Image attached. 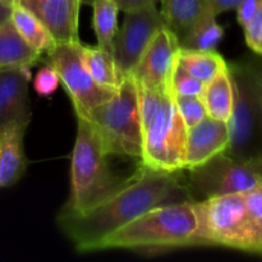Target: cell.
I'll list each match as a JSON object with an SVG mask.
<instances>
[{
  "label": "cell",
  "mask_w": 262,
  "mask_h": 262,
  "mask_svg": "<svg viewBox=\"0 0 262 262\" xmlns=\"http://www.w3.org/2000/svg\"><path fill=\"white\" fill-rule=\"evenodd\" d=\"M181 171L154 170L140 164L122 188L83 212L61 210L58 223L81 252L95 251L107 234L154 207L194 202Z\"/></svg>",
  "instance_id": "obj_1"
},
{
  "label": "cell",
  "mask_w": 262,
  "mask_h": 262,
  "mask_svg": "<svg viewBox=\"0 0 262 262\" xmlns=\"http://www.w3.org/2000/svg\"><path fill=\"white\" fill-rule=\"evenodd\" d=\"M197 217L193 202L154 207L118 228L97 243V250L106 248H151L170 250L196 246Z\"/></svg>",
  "instance_id": "obj_2"
},
{
  "label": "cell",
  "mask_w": 262,
  "mask_h": 262,
  "mask_svg": "<svg viewBox=\"0 0 262 262\" xmlns=\"http://www.w3.org/2000/svg\"><path fill=\"white\" fill-rule=\"evenodd\" d=\"M107 156L91 123L84 117H77V137L71 165V193L61 210L86 211L129 181L130 176H118L110 169Z\"/></svg>",
  "instance_id": "obj_3"
},
{
  "label": "cell",
  "mask_w": 262,
  "mask_h": 262,
  "mask_svg": "<svg viewBox=\"0 0 262 262\" xmlns=\"http://www.w3.org/2000/svg\"><path fill=\"white\" fill-rule=\"evenodd\" d=\"M234 106L228 122L229 147L224 154L237 159L262 156V67L232 64Z\"/></svg>",
  "instance_id": "obj_4"
},
{
  "label": "cell",
  "mask_w": 262,
  "mask_h": 262,
  "mask_svg": "<svg viewBox=\"0 0 262 262\" xmlns=\"http://www.w3.org/2000/svg\"><path fill=\"white\" fill-rule=\"evenodd\" d=\"M84 118L92 124L107 155L141 159L142 129L138 89L132 77H124L115 94Z\"/></svg>",
  "instance_id": "obj_5"
},
{
  "label": "cell",
  "mask_w": 262,
  "mask_h": 262,
  "mask_svg": "<svg viewBox=\"0 0 262 262\" xmlns=\"http://www.w3.org/2000/svg\"><path fill=\"white\" fill-rule=\"evenodd\" d=\"M142 154L140 164L154 170H186L187 129L174 101L173 91L164 95L160 106L141 125Z\"/></svg>",
  "instance_id": "obj_6"
},
{
  "label": "cell",
  "mask_w": 262,
  "mask_h": 262,
  "mask_svg": "<svg viewBox=\"0 0 262 262\" xmlns=\"http://www.w3.org/2000/svg\"><path fill=\"white\" fill-rule=\"evenodd\" d=\"M197 217L196 246H224L251 251L245 193L224 194L193 202Z\"/></svg>",
  "instance_id": "obj_7"
},
{
  "label": "cell",
  "mask_w": 262,
  "mask_h": 262,
  "mask_svg": "<svg viewBox=\"0 0 262 262\" xmlns=\"http://www.w3.org/2000/svg\"><path fill=\"white\" fill-rule=\"evenodd\" d=\"M187 186L194 201L247 193L262 186V156L243 160L219 154L202 165L189 169Z\"/></svg>",
  "instance_id": "obj_8"
},
{
  "label": "cell",
  "mask_w": 262,
  "mask_h": 262,
  "mask_svg": "<svg viewBox=\"0 0 262 262\" xmlns=\"http://www.w3.org/2000/svg\"><path fill=\"white\" fill-rule=\"evenodd\" d=\"M82 45L81 41L59 42L43 59L58 73L77 117H87L115 94L94 81L82 58Z\"/></svg>",
  "instance_id": "obj_9"
},
{
  "label": "cell",
  "mask_w": 262,
  "mask_h": 262,
  "mask_svg": "<svg viewBox=\"0 0 262 262\" xmlns=\"http://www.w3.org/2000/svg\"><path fill=\"white\" fill-rule=\"evenodd\" d=\"M164 26V18L156 5L125 12L113 45V58L123 78L132 73L143 51Z\"/></svg>",
  "instance_id": "obj_10"
},
{
  "label": "cell",
  "mask_w": 262,
  "mask_h": 262,
  "mask_svg": "<svg viewBox=\"0 0 262 262\" xmlns=\"http://www.w3.org/2000/svg\"><path fill=\"white\" fill-rule=\"evenodd\" d=\"M179 41L173 31L164 26L156 32L129 74L137 86L159 91H171V77L178 58Z\"/></svg>",
  "instance_id": "obj_11"
},
{
  "label": "cell",
  "mask_w": 262,
  "mask_h": 262,
  "mask_svg": "<svg viewBox=\"0 0 262 262\" xmlns=\"http://www.w3.org/2000/svg\"><path fill=\"white\" fill-rule=\"evenodd\" d=\"M30 68L0 71V130L10 125L28 127L30 124Z\"/></svg>",
  "instance_id": "obj_12"
},
{
  "label": "cell",
  "mask_w": 262,
  "mask_h": 262,
  "mask_svg": "<svg viewBox=\"0 0 262 262\" xmlns=\"http://www.w3.org/2000/svg\"><path fill=\"white\" fill-rule=\"evenodd\" d=\"M53 33L56 42L79 41V10L82 0H19Z\"/></svg>",
  "instance_id": "obj_13"
},
{
  "label": "cell",
  "mask_w": 262,
  "mask_h": 262,
  "mask_svg": "<svg viewBox=\"0 0 262 262\" xmlns=\"http://www.w3.org/2000/svg\"><path fill=\"white\" fill-rule=\"evenodd\" d=\"M229 147L228 123L209 117L189 128L187 133L186 170L202 165Z\"/></svg>",
  "instance_id": "obj_14"
},
{
  "label": "cell",
  "mask_w": 262,
  "mask_h": 262,
  "mask_svg": "<svg viewBox=\"0 0 262 262\" xmlns=\"http://www.w3.org/2000/svg\"><path fill=\"white\" fill-rule=\"evenodd\" d=\"M27 127L10 125L0 130V188L12 187L23 176L27 160L23 136Z\"/></svg>",
  "instance_id": "obj_15"
},
{
  "label": "cell",
  "mask_w": 262,
  "mask_h": 262,
  "mask_svg": "<svg viewBox=\"0 0 262 262\" xmlns=\"http://www.w3.org/2000/svg\"><path fill=\"white\" fill-rule=\"evenodd\" d=\"M160 13L165 26L173 31L181 45L192 28L214 12L209 0H161Z\"/></svg>",
  "instance_id": "obj_16"
},
{
  "label": "cell",
  "mask_w": 262,
  "mask_h": 262,
  "mask_svg": "<svg viewBox=\"0 0 262 262\" xmlns=\"http://www.w3.org/2000/svg\"><path fill=\"white\" fill-rule=\"evenodd\" d=\"M42 56L19 35L10 18L0 25V71L31 68L42 61Z\"/></svg>",
  "instance_id": "obj_17"
},
{
  "label": "cell",
  "mask_w": 262,
  "mask_h": 262,
  "mask_svg": "<svg viewBox=\"0 0 262 262\" xmlns=\"http://www.w3.org/2000/svg\"><path fill=\"white\" fill-rule=\"evenodd\" d=\"M201 100L209 117L229 122L234 106V90L229 67L227 71L219 73L212 81L205 84Z\"/></svg>",
  "instance_id": "obj_18"
},
{
  "label": "cell",
  "mask_w": 262,
  "mask_h": 262,
  "mask_svg": "<svg viewBox=\"0 0 262 262\" xmlns=\"http://www.w3.org/2000/svg\"><path fill=\"white\" fill-rule=\"evenodd\" d=\"M82 58L90 74L100 86L117 91L124 78L120 76L112 51L96 45H82Z\"/></svg>",
  "instance_id": "obj_19"
},
{
  "label": "cell",
  "mask_w": 262,
  "mask_h": 262,
  "mask_svg": "<svg viewBox=\"0 0 262 262\" xmlns=\"http://www.w3.org/2000/svg\"><path fill=\"white\" fill-rule=\"evenodd\" d=\"M10 19L19 35L42 55L50 53L58 43L49 28L22 5L18 4L13 7Z\"/></svg>",
  "instance_id": "obj_20"
},
{
  "label": "cell",
  "mask_w": 262,
  "mask_h": 262,
  "mask_svg": "<svg viewBox=\"0 0 262 262\" xmlns=\"http://www.w3.org/2000/svg\"><path fill=\"white\" fill-rule=\"evenodd\" d=\"M177 63L204 84L209 83L217 74L228 69L227 61L215 50L200 51L181 48Z\"/></svg>",
  "instance_id": "obj_21"
},
{
  "label": "cell",
  "mask_w": 262,
  "mask_h": 262,
  "mask_svg": "<svg viewBox=\"0 0 262 262\" xmlns=\"http://www.w3.org/2000/svg\"><path fill=\"white\" fill-rule=\"evenodd\" d=\"M94 8V30L96 33L97 45L113 53V45L117 37L118 27V8L114 0H92Z\"/></svg>",
  "instance_id": "obj_22"
},
{
  "label": "cell",
  "mask_w": 262,
  "mask_h": 262,
  "mask_svg": "<svg viewBox=\"0 0 262 262\" xmlns=\"http://www.w3.org/2000/svg\"><path fill=\"white\" fill-rule=\"evenodd\" d=\"M224 36V30L216 22V15L210 13L202 18L181 42V48L191 50H215Z\"/></svg>",
  "instance_id": "obj_23"
},
{
  "label": "cell",
  "mask_w": 262,
  "mask_h": 262,
  "mask_svg": "<svg viewBox=\"0 0 262 262\" xmlns=\"http://www.w3.org/2000/svg\"><path fill=\"white\" fill-rule=\"evenodd\" d=\"M248 228L251 237V253L262 255V186L245 193Z\"/></svg>",
  "instance_id": "obj_24"
},
{
  "label": "cell",
  "mask_w": 262,
  "mask_h": 262,
  "mask_svg": "<svg viewBox=\"0 0 262 262\" xmlns=\"http://www.w3.org/2000/svg\"><path fill=\"white\" fill-rule=\"evenodd\" d=\"M174 101H176L177 109H178L187 129L194 127L197 123H200L204 118L207 117L206 109H205L201 97L174 95Z\"/></svg>",
  "instance_id": "obj_25"
},
{
  "label": "cell",
  "mask_w": 262,
  "mask_h": 262,
  "mask_svg": "<svg viewBox=\"0 0 262 262\" xmlns=\"http://www.w3.org/2000/svg\"><path fill=\"white\" fill-rule=\"evenodd\" d=\"M204 89L205 84L201 81L191 76L178 63L176 64L173 77H171V91L174 95L201 97Z\"/></svg>",
  "instance_id": "obj_26"
},
{
  "label": "cell",
  "mask_w": 262,
  "mask_h": 262,
  "mask_svg": "<svg viewBox=\"0 0 262 262\" xmlns=\"http://www.w3.org/2000/svg\"><path fill=\"white\" fill-rule=\"evenodd\" d=\"M60 79L51 66H45L36 73L33 78V89L41 97H49L58 90Z\"/></svg>",
  "instance_id": "obj_27"
},
{
  "label": "cell",
  "mask_w": 262,
  "mask_h": 262,
  "mask_svg": "<svg viewBox=\"0 0 262 262\" xmlns=\"http://www.w3.org/2000/svg\"><path fill=\"white\" fill-rule=\"evenodd\" d=\"M243 30L248 48L262 55V4Z\"/></svg>",
  "instance_id": "obj_28"
},
{
  "label": "cell",
  "mask_w": 262,
  "mask_h": 262,
  "mask_svg": "<svg viewBox=\"0 0 262 262\" xmlns=\"http://www.w3.org/2000/svg\"><path fill=\"white\" fill-rule=\"evenodd\" d=\"M261 4L262 0H242L241 2V4L237 7V19L242 27H245L252 19Z\"/></svg>",
  "instance_id": "obj_29"
},
{
  "label": "cell",
  "mask_w": 262,
  "mask_h": 262,
  "mask_svg": "<svg viewBox=\"0 0 262 262\" xmlns=\"http://www.w3.org/2000/svg\"><path fill=\"white\" fill-rule=\"evenodd\" d=\"M117 3L119 10L123 12H133V10L142 9V8L150 7V5H156V3L161 0H114ZM92 0H90L89 4H91Z\"/></svg>",
  "instance_id": "obj_30"
},
{
  "label": "cell",
  "mask_w": 262,
  "mask_h": 262,
  "mask_svg": "<svg viewBox=\"0 0 262 262\" xmlns=\"http://www.w3.org/2000/svg\"><path fill=\"white\" fill-rule=\"evenodd\" d=\"M209 2L212 8V12L216 15H219L220 13L237 9V7L241 4L242 0H209Z\"/></svg>",
  "instance_id": "obj_31"
},
{
  "label": "cell",
  "mask_w": 262,
  "mask_h": 262,
  "mask_svg": "<svg viewBox=\"0 0 262 262\" xmlns=\"http://www.w3.org/2000/svg\"><path fill=\"white\" fill-rule=\"evenodd\" d=\"M12 10H13V7L0 2V25L4 23L7 19H9L10 15H12Z\"/></svg>",
  "instance_id": "obj_32"
},
{
  "label": "cell",
  "mask_w": 262,
  "mask_h": 262,
  "mask_svg": "<svg viewBox=\"0 0 262 262\" xmlns=\"http://www.w3.org/2000/svg\"><path fill=\"white\" fill-rule=\"evenodd\" d=\"M0 2L5 3V4L10 5V7H15V5L19 4V0H0Z\"/></svg>",
  "instance_id": "obj_33"
},
{
  "label": "cell",
  "mask_w": 262,
  "mask_h": 262,
  "mask_svg": "<svg viewBox=\"0 0 262 262\" xmlns=\"http://www.w3.org/2000/svg\"><path fill=\"white\" fill-rule=\"evenodd\" d=\"M90 0H82V3H84V4H89Z\"/></svg>",
  "instance_id": "obj_34"
}]
</instances>
